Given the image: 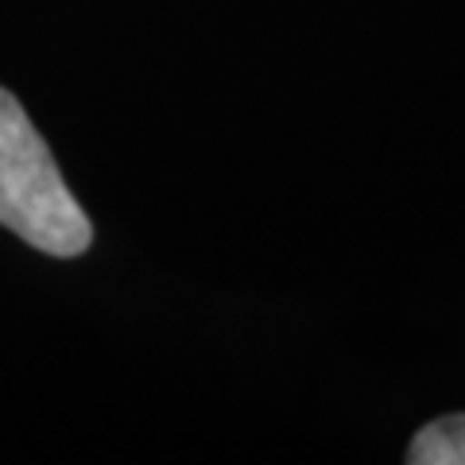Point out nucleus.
Returning <instances> with one entry per match:
<instances>
[{
  "label": "nucleus",
  "mask_w": 465,
  "mask_h": 465,
  "mask_svg": "<svg viewBox=\"0 0 465 465\" xmlns=\"http://www.w3.org/2000/svg\"><path fill=\"white\" fill-rule=\"evenodd\" d=\"M0 225L58 260L82 256L94 241L90 217L63 183L47 140L8 90H0Z\"/></svg>",
  "instance_id": "obj_1"
},
{
  "label": "nucleus",
  "mask_w": 465,
  "mask_h": 465,
  "mask_svg": "<svg viewBox=\"0 0 465 465\" xmlns=\"http://www.w3.org/2000/svg\"><path fill=\"white\" fill-rule=\"evenodd\" d=\"M411 465H465V415L430 419L407 446Z\"/></svg>",
  "instance_id": "obj_2"
}]
</instances>
